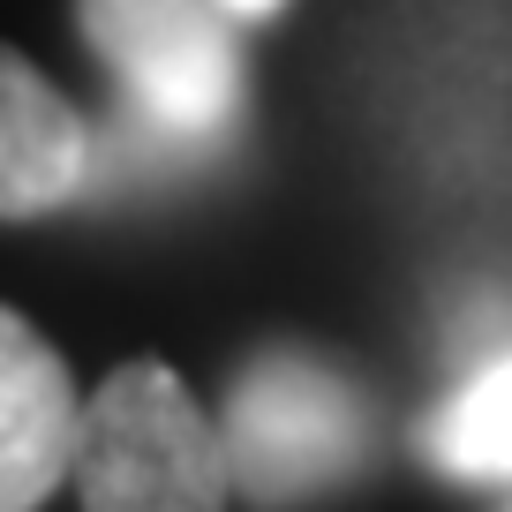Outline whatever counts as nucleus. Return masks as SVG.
I'll use <instances>...</instances> for the list:
<instances>
[{"label":"nucleus","instance_id":"6","mask_svg":"<svg viewBox=\"0 0 512 512\" xmlns=\"http://www.w3.org/2000/svg\"><path fill=\"white\" fill-rule=\"evenodd\" d=\"M422 445L460 482H512V354H497L467 377V392L430 422Z\"/></svg>","mask_w":512,"mask_h":512},{"label":"nucleus","instance_id":"7","mask_svg":"<svg viewBox=\"0 0 512 512\" xmlns=\"http://www.w3.org/2000/svg\"><path fill=\"white\" fill-rule=\"evenodd\" d=\"M219 8H226V16H234V23H249V16H272L279 0H219Z\"/></svg>","mask_w":512,"mask_h":512},{"label":"nucleus","instance_id":"3","mask_svg":"<svg viewBox=\"0 0 512 512\" xmlns=\"http://www.w3.org/2000/svg\"><path fill=\"white\" fill-rule=\"evenodd\" d=\"M76 497L83 512H226L234 467H226L219 422L166 362H121L83 400L76 445Z\"/></svg>","mask_w":512,"mask_h":512},{"label":"nucleus","instance_id":"2","mask_svg":"<svg viewBox=\"0 0 512 512\" xmlns=\"http://www.w3.org/2000/svg\"><path fill=\"white\" fill-rule=\"evenodd\" d=\"M83 46L151 151H204L241 113V38L219 0H76Z\"/></svg>","mask_w":512,"mask_h":512},{"label":"nucleus","instance_id":"4","mask_svg":"<svg viewBox=\"0 0 512 512\" xmlns=\"http://www.w3.org/2000/svg\"><path fill=\"white\" fill-rule=\"evenodd\" d=\"M76 445L83 392L61 347L0 302V512H38L61 482H76Z\"/></svg>","mask_w":512,"mask_h":512},{"label":"nucleus","instance_id":"1","mask_svg":"<svg viewBox=\"0 0 512 512\" xmlns=\"http://www.w3.org/2000/svg\"><path fill=\"white\" fill-rule=\"evenodd\" d=\"M234 497L256 512H294L369 467V407L347 369L309 347H264L241 362L219 407Z\"/></svg>","mask_w":512,"mask_h":512},{"label":"nucleus","instance_id":"5","mask_svg":"<svg viewBox=\"0 0 512 512\" xmlns=\"http://www.w3.org/2000/svg\"><path fill=\"white\" fill-rule=\"evenodd\" d=\"M98 174L91 121L16 46H0V219H46Z\"/></svg>","mask_w":512,"mask_h":512}]
</instances>
